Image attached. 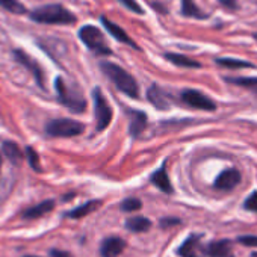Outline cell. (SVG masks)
Masks as SVG:
<instances>
[{
  "mask_svg": "<svg viewBox=\"0 0 257 257\" xmlns=\"http://www.w3.org/2000/svg\"><path fill=\"white\" fill-rule=\"evenodd\" d=\"M0 165H2V159H0Z\"/></svg>",
  "mask_w": 257,
  "mask_h": 257,
  "instance_id": "cell-37",
  "label": "cell"
},
{
  "mask_svg": "<svg viewBox=\"0 0 257 257\" xmlns=\"http://www.w3.org/2000/svg\"><path fill=\"white\" fill-rule=\"evenodd\" d=\"M141 207H143V203H141V200H138V198H127V200H124L122 204H121V209H122L124 212H137V210H140Z\"/></svg>",
  "mask_w": 257,
  "mask_h": 257,
  "instance_id": "cell-27",
  "label": "cell"
},
{
  "mask_svg": "<svg viewBox=\"0 0 257 257\" xmlns=\"http://www.w3.org/2000/svg\"><path fill=\"white\" fill-rule=\"evenodd\" d=\"M243 207L251 212H257V192H252L243 203Z\"/></svg>",
  "mask_w": 257,
  "mask_h": 257,
  "instance_id": "cell-29",
  "label": "cell"
},
{
  "mask_svg": "<svg viewBox=\"0 0 257 257\" xmlns=\"http://www.w3.org/2000/svg\"><path fill=\"white\" fill-rule=\"evenodd\" d=\"M4 153L5 156L16 165H20L23 162V153L20 150V147L16 144V143H11V141H5L4 143Z\"/></svg>",
  "mask_w": 257,
  "mask_h": 257,
  "instance_id": "cell-21",
  "label": "cell"
},
{
  "mask_svg": "<svg viewBox=\"0 0 257 257\" xmlns=\"http://www.w3.org/2000/svg\"><path fill=\"white\" fill-rule=\"evenodd\" d=\"M240 183V173L236 168L224 170L215 180L213 186L219 191H231Z\"/></svg>",
  "mask_w": 257,
  "mask_h": 257,
  "instance_id": "cell-10",
  "label": "cell"
},
{
  "mask_svg": "<svg viewBox=\"0 0 257 257\" xmlns=\"http://www.w3.org/2000/svg\"><path fill=\"white\" fill-rule=\"evenodd\" d=\"M252 37H254V40H255V41H257V32H255V34H254V35H252Z\"/></svg>",
  "mask_w": 257,
  "mask_h": 257,
  "instance_id": "cell-34",
  "label": "cell"
},
{
  "mask_svg": "<svg viewBox=\"0 0 257 257\" xmlns=\"http://www.w3.org/2000/svg\"><path fill=\"white\" fill-rule=\"evenodd\" d=\"M31 19L41 25H73L77 22L76 16L62 5H46L32 11Z\"/></svg>",
  "mask_w": 257,
  "mask_h": 257,
  "instance_id": "cell-2",
  "label": "cell"
},
{
  "mask_svg": "<svg viewBox=\"0 0 257 257\" xmlns=\"http://www.w3.org/2000/svg\"><path fill=\"white\" fill-rule=\"evenodd\" d=\"M101 25L106 28V31L116 40V41H119V43H124V44H127V46H131V47H135V49H138V46L135 44V41H132L131 40V37H128L119 26H116L113 22H110V20H107L106 17H101Z\"/></svg>",
  "mask_w": 257,
  "mask_h": 257,
  "instance_id": "cell-13",
  "label": "cell"
},
{
  "mask_svg": "<svg viewBox=\"0 0 257 257\" xmlns=\"http://www.w3.org/2000/svg\"><path fill=\"white\" fill-rule=\"evenodd\" d=\"M152 182L155 186H158L161 191H164L165 194H171L173 192V186H171V182H170V177L165 171V168H161L158 170L153 176H152Z\"/></svg>",
  "mask_w": 257,
  "mask_h": 257,
  "instance_id": "cell-18",
  "label": "cell"
},
{
  "mask_svg": "<svg viewBox=\"0 0 257 257\" xmlns=\"http://www.w3.org/2000/svg\"><path fill=\"white\" fill-rule=\"evenodd\" d=\"M50 257H73V255L67 251H62V249H52Z\"/></svg>",
  "mask_w": 257,
  "mask_h": 257,
  "instance_id": "cell-33",
  "label": "cell"
},
{
  "mask_svg": "<svg viewBox=\"0 0 257 257\" xmlns=\"http://www.w3.org/2000/svg\"><path fill=\"white\" fill-rule=\"evenodd\" d=\"M182 14L192 19H207V16L195 5L194 0H182Z\"/></svg>",
  "mask_w": 257,
  "mask_h": 257,
  "instance_id": "cell-22",
  "label": "cell"
},
{
  "mask_svg": "<svg viewBox=\"0 0 257 257\" xmlns=\"http://www.w3.org/2000/svg\"><path fill=\"white\" fill-rule=\"evenodd\" d=\"M165 58L170 62H173L174 65H177V67H183V68H200L201 67L200 62H197V61H194V59H191L188 56L179 55V53H167Z\"/></svg>",
  "mask_w": 257,
  "mask_h": 257,
  "instance_id": "cell-20",
  "label": "cell"
},
{
  "mask_svg": "<svg viewBox=\"0 0 257 257\" xmlns=\"http://www.w3.org/2000/svg\"><path fill=\"white\" fill-rule=\"evenodd\" d=\"M85 125L80 121L70 119V118H58L47 124L46 134L53 138H73L82 135Z\"/></svg>",
  "mask_w": 257,
  "mask_h": 257,
  "instance_id": "cell-4",
  "label": "cell"
},
{
  "mask_svg": "<svg viewBox=\"0 0 257 257\" xmlns=\"http://www.w3.org/2000/svg\"><path fill=\"white\" fill-rule=\"evenodd\" d=\"M118 2H119L122 7H125L128 11H132V13H135V14H138V16H143V14H144V10L135 2V0H118Z\"/></svg>",
  "mask_w": 257,
  "mask_h": 257,
  "instance_id": "cell-28",
  "label": "cell"
},
{
  "mask_svg": "<svg viewBox=\"0 0 257 257\" xmlns=\"http://www.w3.org/2000/svg\"><path fill=\"white\" fill-rule=\"evenodd\" d=\"M237 242L245 245V246H257V236H251V234H245V236H239Z\"/></svg>",
  "mask_w": 257,
  "mask_h": 257,
  "instance_id": "cell-30",
  "label": "cell"
},
{
  "mask_svg": "<svg viewBox=\"0 0 257 257\" xmlns=\"http://www.w3.org/2000/svg\"><path fill=\"white\" fill-rule=\"evenodd\" d=\"M26 159L29 161V165L35 170V171H41V165H40V156L38 153L32 149V147H26Z\"/></svg>",
  "mask_w": 257,
  "mask_h": 257,
  "instance_id": "cell-26",
  "label": "cell"
},
{
  "mask_svg": "<svg viewBox=\"0 0 257 257\" xmlns=\"http://www.w3.org/2000/svg\"><path fill=\"white\" fill-rule=\"evenodd\" d=\"M228 83H234L237 86H242L245 89H249L257 95V77H227Z\"/></svg>",
  "mask_w": 257,
  "mask_h": 257,
  "instance_id": "cell-24",
  "label": "cell"
},
{
  "mask_svg": "<svg viewBox=\"0 0 257 257\" xmlns=\"http://www.w3.org/2000/svg\"><path fill=\"white\" fill-rule=\"evenodd\" d=\"M55 86H56L59 101L65 107H68L71 112L80 113V112H83L86 109V101H85L80 89L76 85H71L67 80H64L62 77H58L56 82H55Z\"/></svg>",
  "mask_w": 257,
  "mask_h": 257,
  "instance_id": "cell-3",
  "label": "cell"
},
{
  "mask_svg": "<svg viewBox=\"0 0 257 257\" xmlns=\"http://www.w3.org/2000/svg\"><path fill=\"white\" fill-rule=\"evenodd\" d=\"M216 64L219 67H225L230 70H239V68H254V65L248 61H240V59H233V58H219L216 59Z\"/></svg>",
  "mask_w": 257,
  "mask_h": 257,
  "instance_id": "cell-23",
  "label": "cell"
},
{
  "mask_svg": "<svg viewBox=\"0 0 257 257\" xmlns=\"http://www.w3.org/2000/svg\"><path fill=\"white\" fill-rule=\"evenodd\" d=\"M125 227L131 230V231H135V233H143V231H147L150 230L152 227V221L149 218H144V216H132L125 221Z\"/></svg>",
  "mask_w": 257,
  "mask_h": 257,
  "instance_id": "cell-19",
  "label": "cell"
},
{
  "mask_svg": "<svg viewBox=\"0 0 257 257\" xmlns=\"http://www.w3.org/2000/svg\"><path fill=\"white\" fill-rule=\"evenodd\" d=\"M128 116H131V125H128V131H131L132 137H140L144 128L147 127V115L143 110H128Z\"/></svg>",
  "mask_w": 257,
  "mask_h": 257,
  "instance_id": "cell-12",
  "label": "cell"
},
{
  "mask_svg": "<svg viewBox=\"0 0 257 257\" xmlns=\"http://www.w3.org/2000/svg\"><path fill=\"white\" fill-rule=\"evenodd\" d=\"M231 252V240L222 239L210 242L206 246V255L209 257H230Z\"/></svg>",
  "mask_w": 257,
  "mask_h": 257,
  "instance_id": "cell-15",
  "label": "cell"
},
{
  "mask_svg": "<svg viewBox=\"0 0 257 257\" xmlns=\"http://www.w3.org/2000/svg\"><path fill=\"white\" fill-rule=\"evenodd\" d=\"M100 206H101V201H100V200H91V201H86L85 204H82V206L73 209L71 212H68L67 216L76 218V219H77V218H83V216L92 213V212H94L95 209H98Z\"/></svg>",
  "mask_w": 257,
  "mask_h": 257,
  "instance_id": "cell-17",
  "label": "cell"
},
{
  "mask_svg": "<svg viewBox=\"0 0 257 257\" xmlns=\"http://www.w3.org/2000/svg\"><path fill=\"white\" fill-rule=\"evenodd\" d=\"M177 224H180V219H177V218H164V219H161V225L165 228V227H173V225H177Z\"/></svg>",
  "mask_w": 257,
  "mask_h": 257,
  "instance_id": "cell-32",
  "label": "cell"
},
{
  "mask_svg": "<svg viewBox=\"0 0 257 257\" xmlns=\"http://www.w3.org/2000/svg\"><path fill=\"white\" fill-rule=\"evenodd\" d=\"M219 4H221L225 10H228V11H234V10L239 8V5H237L236 0H219Z\"/></svg>",
  "mask_w": 257,
  "mask_h": 257,
  "instance_id": "cell-31",
  "label": "cell"
},
{
  "mask_svg": "<svg viewBox=\"0 0 257 257\" xmlns=\"http://www.w3.org/2000/svg\"><path fill=\"white\" fill-rule=\"evenodd\" d=\"M252 257H257V252H254V254H252Z\"/></svg>",
  "mask_w": 257,
  "mask_h": 257,
  "instance_id": "cell-36",
  "label": "cell"
},
{
  "mask_svg": "<svg viewBox=\"0 0 257 257\" xmlns=\"http://www.w3.org/2000/svg\"><path fill=\"white\" fill-rule=\"evenodd\" d=\"M124 248H125V242L121 237L110 236V237H106L101 242L100 252H101L103 257H118L122 252Z\"/></svg>",
  "mask_w": 257,
  "mask_h": 257,
  "instance_id": "cell-11",
  "label": "cell"
},
{
  "mask_svg": "<svg viewBox=\"0 0 257 257\" xmlns=\"http://www.w3.org/2000/svg\"><path fill=\"white\" fill-rule=\"evenodd\" d=\"M177 254L180 257H206V246L201 243V236L191 234L177 249Z\"/></svg>",
  "mask_w": 257,
  "mask_h": 257,
  "instance_id": "cell-8",
  "label": "cell"
},
{
  "mask_svg": "<svg viewBox=\"0 0 257 257\" xmlns=\"http://www.w3.org/2000/svg\"><path fill=\"white\" fill-rule=\"evenodd\" d=\"M100 67H101V71L116 85V88L121 92H124L125 95L132 97V98H138V95H140L138 82L124 68H121L119 65H116L113 62H101Z\"/></svg>",
  "mask_w": 257,
  "mask_h": 257,
  "instance_id": "cell-1",
  "label": "cell"
},
{
  "mask_svg": "<svg viewBox=\"0 0 257 257\" xmlns=\"http://www.w3.org/2000/svg\"><path fill=\"white\" fill-rule=\"evenodd\" d=\"M79 38L89 50H92L97 55H110L112 53V50L109 49V46L104 40V35L95 26H91V25L83 26L79 31Z\"/></svg>",
  "mask_w": 257,
  "mask_h": 257,
  "instance_id": "cell-5",
  "label": "cell"
},
{
  "mask_svg": "<svg viewBox=\"0 0 257 257\" xmlns=\"http://www.w3.org/2000/svg\"><path fill=\"white\" fill-rule=\"evenodd\" d=\"M92 98H94V110H95V119H97V131L101 132L112 121V107L109 106L106 97L98 88L92 91Z\"/></svg>",
  "mask_w": 257,
  "mask_h": 257,
  "instance_id": "cell-6",
  "label": "cell"
},
{
  "mask_svg": "<svg viewBox=\"0 0 257 257\" xmlns=\"http://www.w3.org/2000/svg\"><path fill=\"white\" fill-rule=\"evenodd\" d=\"M147 98H149V101H150L155 107H158V109L165 110V109L170 107V100H168L167 92H165L161 86H158V85H153V86L147 91Z\"/></svg>",
  "mask_w": 257,
  "mask_h": 257,
  "instance_id": "cell-14",
  "label": "cell"
},
{
  "mask_svg": "<svg viewBox=\"0 0 257 257\" xmlns=\"http://www.w3.org/2000/svg\"><path fill=\"white\" fill-rule=\"evenodd\" d=\"M13 55H14V58L17 59L19 64H22L29 73L34 74L37 83H38L41 88H44V71H43V68L40 67V64H38L35 59H32L29 55H26L23 50H14Z\"/></svg>",
  "mask_w": 257,
  "mask_h": 257,
  "instance_id": "cell-9",
  "label": "cell"
},
{
  "mask_svg": "<svg viewBox=\"0 0 257 257\" xmlns=\"http://www.w3.org/2000/svg\"><path fill=\"white\" fill-rule=\"evenodd\" d=\"M53 209H55V201L53 200H46V201H43V203H40V204L28 209V210H25L23 212V216L26 219H35V218L44 216L46 213L52 212Z\"/></svg>",
  "mask_w": 257,
  "mask_h": 257,
  "instance_id": "cell-16",
  "label": "cell"
},
{
  "mask_svg": "<svg viewBox=\"0 0 257 257\" xmlns=\"http://www.w3.org/2000/svg\"><path fill=\"white\" fill-rule=\"evenodd\" d=\"M0 7L7 11H10L11 14H16V16L28 14L26 7L23 4H20L19 0H0Z\"/></svg>",
  "mask_w": 257,
  "mask_h": 257,
  "instance_id": "cell-25",
  "label": "cell"
},
{
  "mask_svg": "<svg viewBox=\"0 0 257 257\" xmlns=\"http://www.w3.org/2000/svg\"><path fill=\"white\" fill-rule=\"evenodd\" d=\"M182 100L195 109H201V110H207V112H212L216 109V104L213 100H210L207 95H204L203 92L195 91V89H185L182 92Z\"/></svg>",
  "mask_w": 257,
  "mask_h": 257,
  "instance_id": "cell-7",
  "label": "cell"
},
{
  "mask_svg": "<svg viewBox=\"0 0 257 257\" xmlns=\"http://www.w3.org/2000/svg\"><path fill=\"white\" fill-rule=\"evenodd\" d=\"M26 257H38V255H26Z\"/></svg>",
  "mask_w": 257,
  "mask_h": 257,
  "instance_id": "cell-35",
  "label": "cell"
}]
</instances>
